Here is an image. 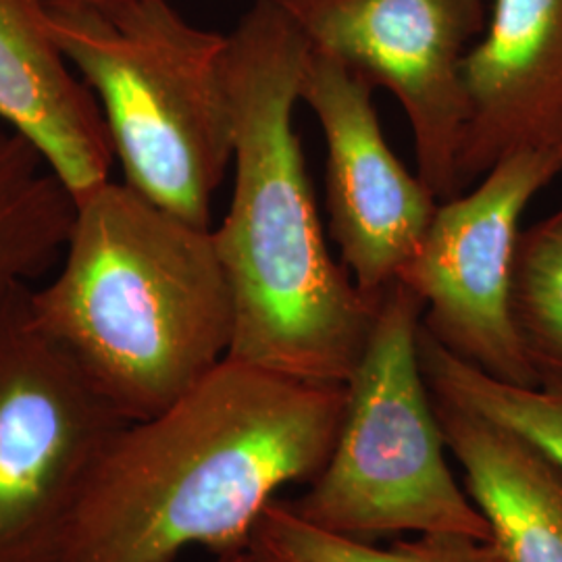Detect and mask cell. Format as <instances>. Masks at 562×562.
<instances>
[{
	"mask_svg": "<svg viewBox=\"0 0 562 562\" xmlns=\"http://www.w3.org/2000/svg\"><path fill=\"white\" fill-rule=\"evenodd\" d=\"M125 423L38 325L30 288L0 306V562H59Z\"/></svg>",
	"mask_w": 562,
	"mask_h": 562,
	"instance_id": "cell-6",
	"label": "cell"
},
{
	"mask_svg": "<svg viewBox=\"0 0 562 562\" xmlns=\"http://www.w3.org/2000/svg\"><path fill=\"white\" fill-rule=\"evenodd\" d=\"M313 48L341 60L401 104L417 176L438 202L462 194L464 60L492 0H280Z\"/></svg>",
	"mask_w": 562,
	"mask_h": 562,
	"instance_id": "cell-8",
	"label": "cell"
},
{
	"mask_svg": "<svg viewBox=\"0 0 562 562\" xmlns=\"http://www.w3.org/2000/svg\"><path fill=\"white\" fill-rule=\"evenodd\" d=\"M513 311L540 378L562 380V209L521 232Z\"/></svg>",
	"mask_w": 562,
	"mask_h": 562,
	"instance_id": "cell-16",
	"label": "cell"
},
{
	"mask_svg": "<svg viewBox=\"0 0 562 562\" xmlns=\"http://www.w3.org/2000/svg\"><path fill=\"white\" fill-rule=\"evenodd\" d=\"M419 350L434 394L503 425L562 471L561 378L543 375L538 385L501 382L450 355L423 329V323Z\"/></svg>",
	"mask_w": 562,
	"mask_h": 562,
	"instance_id": "cell-14",
	"label": "cell"
},
{
	"mask_svg": "<svg viewBox=\"0 0 562 562\" xmlns=\"http://www.w3.org/2000/svg\"><path fill=\"white\" fill-rule=\"evenodd\" d=\"M53 2H63V4H78V7H94V9H106V7H117L125 2H136V0H53Z\"/></svg>",
	"mask_w": 562,
	"mask_h": 562,
	"instance_id": "cell-17",
	"label": "cell"
},
{
	"mask_svg": "<svg viewBox=\"0 0 562 562\" xmlns=\"http://www.w3.org/2000/svg\"><path fill=\"white\" fill-rule=\"evenodd\" d=\"M561 209H562V204H561Z\"/></svg>",
	"mask_w": 562,
	"mask_h": 562,
	"instance_id": "cell-19",
	"label": "cell"
},
{
	"mask_svg": "<svg viewBox=\"0 0 562 562\" xmlns=\"http://www.w3.org/2000/svg\"><path fill=\"white\" fill-rule=\"evenodd\" d=\"M308 53L280 0H255L227 36L234 188L213 240L234 306L227 359L346 385L383 294L362 292L323 232L294 127Z\"/></svg>",
	"mask_w": 562,
	"mask_h": 562,
	"instance_id": "cell-2",
	"label": "cell"
},
{
	"mask_svg": "<svg viewBox=\"0 0 562 562\" xmlns=\"http://www.w3.org/2000/svg\"><path fill=\"white\" fill-rule=\"evenodd\" d=\"M248 550L262 562H506L494 540L429 533L380 546L323 531L285 503L269 504Z\"/></svg>",
	"mask_w": 562,
	"mask_h": 562,
	"instance_id": "cell-15",
	"label": "cell"
},
{
	"mask_svg": "<svg viewBox=\"0 0 562 562\" xmlns=\"http://www.w3.org/2000/svg\"><path fill=\"white\" fill-rule=\"evenodd\" d=\"M373 90L341 60L311 46L301 102L327 148L329 236L362 292L383 294L419 252L438 199L390 148Z\"/></svg>",
	"mask_w": 562,
	"mask_h": 562,
	"instance_id": "cell-9",
	"label": "cell"
},
{
	"mask_svg": "<svg viewBox=\"0 0 562 562\" xmlns=\"http://www.w3.org/2000/svg\"><path fill=\"white\" fill-rule=\"evenodd\" d=\"M262 562V561H261Z\"/></svg>",
	"mask_w": 562,
	"mask_h": 562,
	"instance_id": "cell-20",
	"label": "cell"
},
{
	"mask_svg": "<svg viewBox=\"0 0 562 562\" xmlns=\"http://www.w3.org/2000/svg\"><path fill=\"white\" fill-rule=\"evenodd\" d=\"M0 121L38 148L76 199L111 180L101 109L60 50L50 0H0Z\"/></svg>",
	"mask_w": 562,
	"mask_h": 562,
	"instance_id": "cell-11",
	"label": "cell"
},
{
	"mask_svg": "<svg viewBox=\"0 0 562 562\" xmlns=\"http://www.w3.org/2000/svg\"><path fill=\"white\" fill-rule=\"evenodd\" d=\"M63 55L101 109L123 183L211 229L234 159L227 36L192 25L169 0L94 9L50 0Z\"/></svg>",
	"mask_w": 562,
	"mask_h": 562,
	"instance_id": "cell-4",
	"label": "cell"
},
{
	"mask_svg": "<svg viewBox=\"0 0 562 562\" xmlns=\"http://www.w3.org/2000/svg\"><path fill=\"white\" fill-rule=\"evenodd\" d=\"M217 562H261V559L252 552V550H248V548H244V550H236V552H227V554H222L220 557V561Z\"/></svg>",
	"mask_w": 562,
	"mask_h": 562,
	"instance_id": "cell-18",
	"label": "cell"
},
{
	"mask_svg": "<svg viewBox=\"0 0 562 562\" xmlns=\"http://www.w3.org/2000/svg\"><path fill=\"white\" fill-rule=\"evenodd\" d=\"M60 259L30 290L32 315L125 422L161 413L227 359L234 306L213 227L106 180L76 199Z\"/></svg>",
	"mask_w": 562,
	"mask_h": 562,
	"instance_id": "cell-3",
	"label": "cell"
},
{
	"mask_svg": "<svg viewBox=\"0 0 562 562\" xmlns=\"http://www.w3.org/2000/svg\"><path fill=\"white\" fill-rule=\"evenodd\" d=\"M562 173V150H522L459 196L438 202L419 252L398 276L423 304V329L485 375L538 385L513 311L521 220Z\"/></svg>",
	"mask_w": 562,
	"mask_h": 562,
	"instance_id": "cell-7",
	"label": "cell"
},
{
	"mask_svg": "<svg viewBox=\"0 0 562 562\" xmlns=\"http://www.w3.org/2000/svg\"><path fill=\"white\" fill-rule=\"evenodd\" d=\"M423 304L394 281L346 383L331 454L290 506L323 531L359 542L450 533L492 540L487 519L448 464L419 350Z\"/></svg>",
	"mask_w": 562,
	"mask_h": 562,
	"instance_id": "cell-5",
	"label": "cell"
},
{
	"mask_svg": "<svg viewBox=\"0 0 562 562\" xmlns=\"http://www.w3.org/2000/svg\"><path fill=\"white\" fill-rule=\"evenodd\" d=\"M76 196L38 148L0 130V306L63 257Z\"/></svg>",
	"mask_w": 562,
	"mask_h": 562,
	"instance_id": "cell-13",
	"label": "cell"
},
{
	"mask_svg": "<svg viewBox=\"0 0 562 562\" xmlns=\"http://www.w3.org/2000/svg\"><path fill=\"white\" fill-rule=\"evenodd\" d=\"M462 80V190L515 153L562 150V0H492Z\"/></svg>",
	"mask_w": 562,
	"mask_h": 562,
	"instance_id": "cell-10",
	"label": "cell"
},
{
	"mask_svg": "<svg viewBox=\"0 0 562 562\" xmlns=\"http://www.w3.org/2000/svg\"><path fill=\"white\" fill-rule=\"evenodd\" d=\"M434 402L462 483L506 562H562L561 469L503 425L438 394Z\"/></svg>",
	"mask_w": 562,
	"mask_h": 562,
	"instance_id": "cell-12",
	"label": "cell"
},
{
	"mask_svg": "<svg viewBox=\"0 0 562 562\" xmlns=\"http://www.w3.org/2000/svg\"><path fill=\"white\" fill-rule=\"evenodd\" d=\"M344 408V383L225 359L161 413L121 427L59 562H173L192 546L220 557L248 548L281 490L322 471Z\"/></svg>",
	"mask_w": 562,
	"mask_h": 562,
	"instance_id": "cell-1",
	"label": "cell"
}]
</instances>
